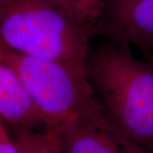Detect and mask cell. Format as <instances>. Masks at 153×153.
Segmentation results:
<instances>
[{
    "mask_svg": "<svg viewBox=\"0 0 153 153\" xmlns=\"http://www.w3.org/2000/svg\"><path fill=\"white\" fill-rule=\"evenodd\" d=\"M95 30L56 0H0V43L23 55L86 64Z\"/></svg>",
    "mask_w": 153,
    "mask_h": 153,
    "instance_id": "cell-2",
    "label": "cell"
},
{
    "mask_svg": "<svg viewBox=\"0 0 153 153\" xmlns=\"http://www.w3.org/2000/svg\"><path fill=\"white\" fill-rule=\"evenodd\" d=\"M0 118L13 129L46 128L16 74L1 59Z\"/></svg>",
    "mask_w": 153,
    "mask_h": 153,
    "instance_id": "cell-6",
    "label": "cell"
},
{
    "mask_svg": "<svg viewBox=\"0 0 153 153\" xmlns=\"http://www.w3.org/2000/svg\"><path fill=\"white\" fill-rule=\"evenodd\" d=\"M99 27L112 41L153 52V0H106Z\"/></svg>",
    "mask_w": 153,
    "mask_h": 153,
    "instance_id": "cell-5",
    "label": "cell"
},
{
    "mask_svg": "<svg viewBox=\"0 0 153 153\" xmlns=\"http://www.w3.org/2000/svg\"><path fill=\"white\" fill-rule=\"evenodd\" d=\"M134 153H153V148H142L136 146Z\"/></svg>",
    "mask_w": 153,
    "mask_h": 153,
    "instance_id": "cell-10",
    "label": "cell"
},
{
    "mask_svg": "<svg viewBox=\"0 0 153 153\" xmlns=\"http://www.w3.org/2000/svg\"><path fill=\"white\" fill-rule=\"evenodd\" d=\"M83 22L97 28L106 0H56Z\"/></svg>",
    "mask_w": 153,
    "mask_h": 153,
    "instance_id": "cell-8",
    "label": "cell"
},
{
    "mask_svg": "<svg viewBox=\"0 0 153 153\" xmlns=\"http://www.w3.org/2000/svg\"><path fill=\"white\" fill-rule=\"evenodd\" d=\"M51 130L63 153H134L136 146L116 128L100 103Z\"/></svg>",
    "mask_w": 153,
    "mask_h": 153,
    "instance_id": "cell-4",
    "label": "cell"
},
{
    "mask_svg": "<svg viewBox=\"0 0 153 153\" xmlns=\"http://www.w3.org/2000/svg\"><path fill=\"white\" fill-rule=\"evenodd\" d=\"M0 153H22L13 140L5 123L0 118Z\"/></svg>",
    "mask_w": 153,
    "mask_h": 153,
    "instance_id": "cell-9",
    "label": "cell"
},
{
    "mask_svg": "<svg viewBox=\"0 0 153 153\" xmlns=\"http://www.w3.org/2000/svg\"><path fill=\"white\" fill-rule=\"evenodd\" d=\"M147 58H148L147 61L150 63V64H151V65H152V66L153 67V55L147 54Z\"/></svg>",
    "mask_w": 153,
    "mask_h": 153,
    "instance_id": "cell-11",
    "label": "cell"
},
{
    "mask_svg": "<svg viewBox=\"0 0 153 153\" xmlns=\"http://www.w3.org/2000/svg\"><path fill=\"white\" fill-rule=\"evenodd\" d=\"M89 82L102 109L128 140L153 148V67L112 41L88 54Z\"/></svg>",
    "mask_w": 153,
    "mask_h": 153,
    "instance_id": "cell-1",
    "label": "cell"
},
{
    "mask_svg": "<svg viewBox=\"0 0 153 153\" xmlns=\"http://www.w3.org/2000/svg\"><path fill=\"white\" fill-rule=\"evenodd\" d=\"M13 130V140L22 153H63L56 134L51 129Z\"/></svg>",
    "mask_w": 153,
    "mask_h": 153,
    "instance_id": "cell-7",
    "label": "cell"
},
{
    "mask_svg": "<svg viewBox=\"0 0 153 153\" xmlns=\"http://www.w3.org/2000/svg\"><path fill=\"white\" fill-rule=\"evenodd\" d=\"M147 54H149V55H153V52H149V53H147Z\"/></svg>",
    "mask_w": 153,
    "mask_h": 153,
    "instance_id": "cell-12",
    "label": "cell"
},
{
    "mask_svg": "<svg viewBox=\"0 0 153 153\" xmlns=\"http://www.w3.org/2000/svg\"><path fill=\"white\" fill-rule=\"evenodd\" d=\"M0 59L16 74L46 128L56 129L80 111L99 104L87 63L37 58L1 43Z\"/></svg>",
    "mask_w": 153,
    "mask_h": 153,
    "instance_id": "cell-3",
    "label": "cell"
}]
</instances>
